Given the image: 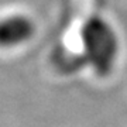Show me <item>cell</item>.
Here are the masks:
<instances>
[{
  "label": "cell",
  "instance_id": "obj_1",
  "mask_svg": "<svg viewBox=\"0 0 127 127\" xmlns=\"http://www.w3.org/2000/svg\"><path fill=\"white\" fill-rule=\"evenodd\" d=\"M35 32V24L26 14H11L0 18V48L23 45Z\"/></svg>",
  "mask_w": 127,
  "mask_h": 127
}]
</instances>
